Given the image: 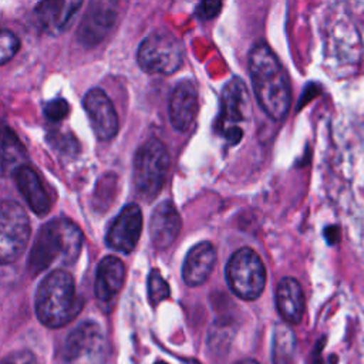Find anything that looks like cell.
Wrapping results in <instances>:
<instances>
[{
  "label": "cell",
  "mask_w": 364,
  "mask_h": 364,
  "mask_svg": "<svg viewBox=\"0 0 364 364\" xmlns=\"http://www.w3.org/2000/svg\"><path fill=\"white\" fill-rule=\"evenodd\" d=\"M68 109H70L68 102L63 98H54V100L46 102V105H44L46 117L50 121H54V122L61 121L63 118H65L67 114H68Z\"/></svg>",
  "instance_id": "obj_24"
},
{
  "label": "cell",
  "mask_w": 364,
  "mask_h": 364,
  "mask_svg": "<svg viewBox=\"0 0 364 364\" xmlns=\"http://www.w3.org/2000/svg\"><path fill=\"white\" fill-rule=\"evenodd\" d=\"M155 364H168V363H165V361H156Z\"/></svg>",
  "instance_id": "obj_31"
},
{
  "label": "cell",
  "mask_w": 364,
  "mask_h": 364,
  "mask_svg": "<svg viewBox=\"0 0 364 364\" xmlns=\"http://www.w3.org/2000/svg\"><path fill=\"white\" fill-rule=\"evenodd\" d=\"M249 73L255 97L263 111L274 121L284 119L291 104L290 81L280 61L264 43L252 48Z\"/></svg>",
  "instance_id": "obj_1"
},
{
  "label": "cell",
  "mask_w": 364,
  "mask_h": 364,
  "mask_svg": "<svg viewBox=\"0 0 364 364\" xmlns=\"http://www.w3.org/2000/svg\"><path fill=\"white\" fill-rule=\"evenodd\" d=\"M26 158V152L20 141L17 139L16 134L9 128L4 127V136H3V169L6 171L7 164H11V169L16 171L23 164Z\"/></svg>",
  "instance_id": "obj_20"
},
{
  "label": "cell",
  "mask_w": 364,
  "mask_h": 364,
  "mask_svg": "<svg viewBox=\"0 0 364 364\" xmlns=\"http://www.w3.org/2000/svg\"><path fill=\"white\" fill-rule=\"evenodd\" d=\"M107 338L97 323L85 321L67 337L63 364H105Z\"/></svg>",
  "instance_id": "obj_7"
},
{
  "label": "cell",
  "mask_w": 364,
  "mask_h": 364,
  "mask_svg": "<svg viewBox=\"0 0 364 364\" xmlns=\"http://www.w3.org/2000/svg\"><path fill=\"white\" fill-rule=\"evenodd\" d=\"M199 101L198 90L195 84L189 80L181 81L172 91L169 100V119L172 127L179 131H188L198 114Z\"/></svg>",
  "instance_id": "obj_13"
},
{
  "label": "cell",
  "mask_w": 364,
  "mask_h": 364,
  "mask_svg": "<svg viewBox=\"0 0 364 364\" xmlns=\"http://www.w3.org/2000/svg\"><path fill=\"white\" fill-rule=\"evenodd\" d=\"M294 350V337L287 327H277L274 334V357L289 358Z\"/></svg>",
  "instance_id": "obj_22"
},
{
  "label": "cell",
  "mask_w": 364,
  "mask_h": 364,
  "mask_svg": "<svg viewBox=\"0 0 364 364\" xmlns=\"http://www.w3.org/2000/svg\"><path fill=\"white\" fill-rule=\"evenodd\" d=\"M115 20L117 11L112 9V4L101 1L91 3L78 27V40L85 47H94L100 44L114 27Z\"/></svg>",
  "instance_id": "obj_12"
},
{
  "label": "cell",
  "mask_w": 364,
  "mask_h": 364,
  "mask_svg": "<svg viewBox=\"0 0 364 364\" xmlns=\"http://www.w3.org/2000/svg\"><path fill=\"white\" fill-rule=\"evenodd\" d=\"M136 58L145 73L169 75L181 67L183 51L179 40L172 33L158 31L139 44Z\"/></svg>",
  "instance_id": "obj_6"
},
{
  "label": "cell",
  "mask_w": 364,
  "mask_h": 364,
  "mask_svg": "<svg viewBox=\"0 0 364 364\" xmlns=\"http://www.w3.org/2000/svg\"><path fill=\"white\" fill-rule=\"evenodd\" d=\"M181 228V216L169 200H164L155 206L149 220V235L158 250L169 247L178 237Z\"/></svg>",
  "instance_id": "obj_15"
},
{
  "label": "cell",
  "mask_w": 364,
  "mask_h": 364,
  "mask_svg": "<svg viewBox=\"0 0 364 364\" xmlns=\"http://www.w3.org/2000/svg\"><path fill=\"white\" fill-rule=\"evenodd\" d=\"M323 236L328 246H336L341 240V228L338 225H327L323 230Z\"/></svg>",
  "instance_id": "obj_27"
},
{
  "label": "cell",
  "mask_w": 364,
  "mask_h": 364,
  "mask_svg": "<svg viewBox=\"0 0 364 364\" xmlns=\"http://www.w3.org/2000/svg\"><path fill=\"white\" fill-rule=\"evenodd\" d=\"M222 9L220 1H202L196 7V16L202 20H212Z\"/></svg>",
  "instance_id": "obj_25"
},
{
  "label": "cell",
  "mask_w": 364,
  "mask_h": 364,
  "mask_svg": "<svg viewBox=\"0 0 364 364\" xmlns=\"http://www.w3.org/2000/svg\"><path fill=\"white\" fill-rule=\"evenodd\" d=\"M276 307L289 324H299L304 316L306 299L301 284L294 277H283L276 287Z\"/></svg>",
  "instance_id": "obj_18"
},
{
  "label": "cell",
  "mask_w": 364,
  "mask_h": 364,
  "mask_svg": "<svg viewBox=\"0 0 364 364\" xmlns=\"http://www.w3.org/2000/svg\"><path fill=\"white\" fill-rule=\"evenodd\" d=\"M239 364H259L256 360H252V358H246L243 361H240Z\"/></svg>",
  "instance_id": "obj_30"
},
{
  "label": "cell",
  "mask_w": 364,
  "mask_h": 364,
  "mask_svg": "<svg viewBox=\"0 0 364 364\" xmlns=\"http://www.w3.org/2000/svg\"><path fill=\"white\" fill-rule=\"evenodd\" d=\"M82 105L97 138L101 141L112 139L118 132L119 122L108 95L100 88H92L85 94Z\"/></svg>",
  "instance_id": "obj_10"
},
{
  "label": "cell",
  "mask_w": 364,
  "mask_h": 364,
  "mask_svg": "<svg viewBox=\"0 0 364 364\" xmlns=\"http://www.w3.org/2000/svg\"><path fill=\"white\" fill-rule=\"evenodd\" d=\"M309 87H310V90L306 88V97L300 98V107L304 105L310 98H314V97H317L321 92V87L318 84L311 82V84H309Z\"/></svg>",
  "instance_id": "obj_28"
},
{
  "label": "cell",
  "mask_w": 364,
  "mask_h": 364,
  "mask_svg": "<svg viewBox=\"0 0 364 364\" xmlns=\"http://www.w3.org/2000/svg\"><path fill=\"white\" fill-rule=\"evenodd\" d=\"M13 176L30 209L38 216L47 215L51 209V202L37 172L28 165H21L14 171Z\"/></svg>",
  "instance_id": "obj_19"
},
{
  "label": "cell",
  "mask_w": 364,
  "mask_h": 364,
  "mask_svg": "<svg viewBox=\"0 0 364 364\" xmlns=\"http://www.w3.org/2000/svg\"><path fill=\"white\" fill-rule=\"evenodd\" d=\"M81 4V1L70 0L40 1L33 10L34 21L44 33L51 36L58 34L67 28Z\"/></svg>",
  "instance_id": "obj_14"
},
{
  "label": "cell",
  "mask_w": 364,
  "mask_h": 364,
  "mask_svg": "<svg viewBox=\"0 0 364 364\" xmlns=\"http://www.w3.org/2000/svg\"><path fill=\"white\" fill-rule=\"evenodd\" d=\"M169 154L156 138L146 139L134 158V183L139 195L154 199L162 189L169 171Z\"/></svg>",
  "instance_id": "obj_4"
},
{
  "label": "cell",
  "mask_w": 364,
  "mask_h": 364,
  "mask_svg": "<svg viewBox=\"0 0 364 364\" xmlns=\"http://www.w3.org/2000/svg\"><path fill=\"white\" fill-rule=\"evenodd\" d=\"M81 247L82 232L80 228L65 218L53 219L37 232L27 259V269L36 276L55 263L73 264L78 259Z\"/></svg>",
  "instance_id": "obj_2"
},
{
  "label": "cell",
  "mask_w": 364,
  "mask_h": 364,
  "mask_svg": "<svg viewBox=\"0 0 364 364\" xmlns=\"http://www.w3.org/2000/svg\"><path fill=\"white\" fill-rule=\"evenodd\" d=\"M30 239V220L26 210L14 200H4L0 212V260L16 262Z\"/></svg>",
  "instance_id": "obj_8"
},
{
  "label": "cell",
  "mask_w": 364,
  "mask_h": 364,
  "mask_svg": "<svg viewBox=\"0 0 364 364\" xmlns=\"http://www.w3.org/2000/svg\"><path fill=\"white\" fill-rule=\"evenodd\" d=\"M216 252L210 242H199L186 255L182 266V277L188 286L205 283L215 266Z\"/></svg>",
  "instance_id": "obj_16"
},
{
  "label": "cell",
  "mask_w": 364,
  "mask_h": 364,
  "mask_svg": "<svg viewBox=\"0 0 364 364\" xmlns=\"http://www.w3.org/2000/svg\"><path fill=\"white\" fill-rule=\"evenodd\" d=\"M125 279L124 263L114 256H105L97 267L95 297L100 304L111 303L122 289Z\"/></svg>",
  "instance_id": "obj_17"
},
{
  "label": "cell",
  "mask_w": 364,
  "mask_h": 364,
  "mask_svg": "<svg viewBox=\"0 0 364 364\" xmlns=\"http://www.w3.org/2000/svg\"><path fill=\"white\" fill-rule=\"evenodd\" d=\"M81 310L73 276L61 269L48 273L36 293V314L38 320L57 328L70 323Z\"/></svg>",
  "instance_id": "obj_3"
},
{
  "label": "cell",
  "mask_w": 364,
  "mask_h": 364,
  "mask_svg": "<svg viewBox=\"0 0 364 364\" xmlns=\"http://www.w3.org/2000/svg\"><path fill=\"white\" fill-rule=\"evenodd\" d=\"M20 48V40L9 30H3L0 36V64L10 61Z\"/></svg>",
  "instance_id": "obj_23"
},
{
  "label": "cell",
  "mask_w": 364,
  "mask_h": 364,
  "mask_svg": "<svg viewBox=\"0 0 364 364\" xmlns=\"http://www.w3.org/2000/svg\"><path fill=\"white\" fill-rule=\"evenodd\" d=\"M220 117L218 125L230 145L242 139V125L249 119L250 104L246 84L240 78L229 81L222 92Z\"/></svg>",
  "instance_id": "obj_9"
},
{
  "label": "cell",
  "mask_w": 364,
  "mask_h": 364,
  "mask_svg": "<svg viewBox=\"0 0 364 364\" xmlns=\"http://www.w3.org/2000/svg\"><path fill=\"white\" fill-rule=\"evenodd\" d=\"M142 232V212L135 203L127 205L111 223L105 242L107 245L118 252L131 253Z\"/></svg>",
  "instance_id": "obj_11"
},
{
  "label": "cell",
  "mask_w": 364,
  "mask_h": 364,
  "mask_svg": "<svg viewBox=\"0 0 364 364\" xmlns=\"http://www.w3.org/2000/svg\"><path fill=\"white\" fill-rule=\"evenodd\" d=\"M169 294H171L169 286L165 282V279L161 276V273L155 269L151 270V273L148 276V297H149V301L154 306H156L158 303L168 299Z\"/></svg>",
  "instance_id": "obj_21"
},
{
  "label": "cell",
  "mask_w": 364,
  "mask_h": 364,
  "mask_svg": "<svg viewBox=\"0 0 364 364\" xmlns=\"http://www.w3.org/2000/svg\"><path fill=\"white\" fill-rule=\"evenodd\" d=\"M1 364H37V360L31 351L20 350L6 355Z\"/></svg>",
  "instance_id": "obj_26"
},
{
  "label": "cell",
  "mask_w": 364,
  "mask_h": 364,
  "mask_svg": "<svg viewBox=\"0 0 364 364\" xmlns=\"http://www.w3.org/2000/svg\"><path fill=\"white\" fill-rule=\"evenodd\" d=\"M326 343V337H321L320 338V341L317 343V348H316V351H314V358H313V364H323V361H321V355H320V353H321V348H323V344Z\"/></svg>",
  "instance_id": "obj_29"
},
{
  "label": "cell",
  "mask_w": 364,
  "mask_h": 364,
  "mask_svg": "<svg viewBox=\"0 0 364 364\" xmlns=\"http://www.w3.org/2000/svg\"><path fill=\"white\" fill-rule=\"evenodd\" d=\"M226 280L237 297L257 299L266 284V269L260 256L250 247L236 250L228 262Z\"/></svg>",
  "instance_id": "obj_5"
}]
</instances>
